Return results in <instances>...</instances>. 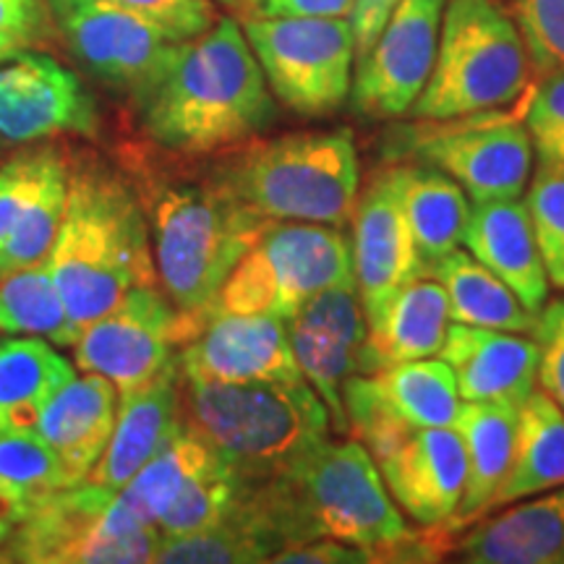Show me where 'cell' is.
I'll list each match as a JSON object with an SVG mask.
<instances>
[{"mask_svg":"<svg viewBox=\"0 0 564 564\" xmlns=\"http://www.w3.org/2000/svg\"><path fill=\"white\" fill-rule=\"evenodd\" d=\"M121 158L150 220L154 267L167 299L183 314H204L270 223L232 199L212 171L196 173L144 147Z\"/></svg>","mask_w":564,"mask_h":564,"instance_id":"obj_1","label":"cell"},{"mask_svg":"<svg viewBox=\"0 0 564 564\" xmlns=\"http://www.w3.org/2000/svg\"><path fill=\"white\" fill-rule=\"evenodd\" d=\"M154 144L181 158L225 152L274 123L278 105L241 21L220 17L178 42L158 87L139 105Z\"/></svg>","mask_w":564,"mask_h":564,"instance_id":"obj_2","label":"cell"},{"mask_svg":"<svg viewBox=\"0 0 564 564\" xmlns=\"http://www.w3.org/2000/svg\"><path fill=\"white\" fill-rule=\"evenodd\" d=\"M246 505L280 552L335 539L369 549L373 562H390L392 549L413 531L358 440L322 442L282 474L249 484Z\"/></svg>","mask_w":564,"mask_h":564,"instance_id":"obj_3","label":"cell"},{"mask_svg":"<svg viewBox=\"0 0 564 564\" xmlns=\"http://www.w3.org/2000/svg\"><path fill=\"white\" fill-rule=\"evenodd\" d=\"M47 264L79 333L133 288L158 285L150 225L133 183L95 162L76 165L68 173L66 212Z\"/></svg>","mask_w":564,"mask_h":564,"instance_id":"obj_4","label":"cell"},{"mask_svg":"<svg viewBox=\"0 0 564 564\" xmlns=\"http://www.w3.org/2000/svg\"><path fill=\"white\" fill-rule=\"evenodd\" d=\"M181 423L246 484H262L329 440L308 382H196L181 373Z\"/></svg>","mask_w":564,"mask_h":564,"instance_id":"obj_5","label":"cell"},{"mask_svg":"<svg viewBox=\"0 0 564 564\" xmlns=\"http://www.w3.org/2000/svg\"><path fill=\"white\" fill-rule=\"evenodd\" d=\"M212 167L238 204L267 223L345 228L358 199V152L348 129L249 139Z\"/></svg>","mask_w":564,"mask_h":564,"instance_id":"obj_6","label":"cell"},{"mask_svg":"<svg viewBox=\"0 0 564 564\" xmlns=\"http://www.w3.org/2000/svg\"><path fill=\"white\" fill-rule=\"evenodd\" d=\"M531 79L525 42L499 0H447L432 79L408 116L444 121L512 108Z\"/></svg>","mask_w":564,"mask_h":564,"instance_id":"obj_7","label":"cell"},{"mask_svg":"<svg viewBox=\"0 0 564 564\" xmlns=\"http://www.w3.org/2000/svg\"><path fill=\"white\" fill-rule=\"evenodd\" d=\"M348 280H352V251L343 228L270 223L232 267L204 314H272L291 319L314 295Z\"/></svg>","mask_w":564,"mask_h":564,"instance_id":"obj_8","label":"cell"},{"mask_svg":"<svg viewBox=\"0 0 564 564\" xmlns=\"http://www.w3.org/2000/svg\"><path fill=\"white\" fill-rule=\"evenodd\" d=\"M387 160L440 167L474 202L518 199L533 165V141L512 110L419 121L387 131Z\"/></svg>","mask_w":564,"mask_h":564,"instance_id":"obj_9","label":"cell"},{"mask_svg":"<svg viewBox=\"0 0 564 564\" xmlns=\"http://www.w3.org/2000/svg\"><path fill=\"white\" fill-rule=\"evenodd\" d=\"M241 26L272 95L295 116H333L350 100L356 37L348 19L246 13Z\"/></svg>","mask_w":564,"mask_h":564,"instance_id":"obj_10","label":"cell"},{"mask_svg":"<svg viewBox=\"0 0 564 564\" xmlns=\"http://www.w3.org/2000/svg\"><path fill=\"white\" fill-rule=\"evenodd\" d=\"M63 42L105 87L141 105L171 66L178 42L105 0H47Z\"/></svg>","mask_w":564,"mask_h":564,"instance_id":"obj_11","label":"cell"},{"mask_svg":"<svg viewBox=\"0 0 564 564\" xmlns=\"http://www.w3.org/2000/svg\"><path fill=\"white\" fill-rule=\"evenodd\" d=\"M343 405L348 429L373 455L413 429L455 426L463 403L453 369L442 358H419L352 373L343 384Z\"/></svg>","mask_w":564,"mask_h":564,"instance_id":"obj_12","label":"cell"},{"mask_svg":"<svg viewBox=\"0 0 564 564\" xmlns=\"http://www.w3.org/2000/svg\"><path fill=\"white\" fill-rule=\"evenodd\" d=\"M183 345V316L158 285L133 288L112 312L82 329L70 345L82 371L102 373L118 392L150 384L178 361Z\"/></svg>","mask_w":564,"mask_h":564,"instance_id":"obj_13","label":"cell"},{"mask_svg":"<svg viewBox=\"0 0 564 564\" xmlns=\"http://www.w3.org/2000/svg\"><path fill=\"white\" fill-rule=\"evenodd\" d=\"M447 0H403L371 47L356 58L350 102L369 121H394L411 112L426 89L440 51Z\"/></svg>","mask_w":564,"mask_h":564,"instance_id":"obj_14","label":"cell"},{"mask_svg":"<svg viewBox=\"0 0 564 564\" xmlns=\"http://www.w3.org/2000/svg\"><path fill=\"white\" fill-rule=\"evenodd\" d=\"M288 322V337L303 379L324 400L335 432L345 434L343 384L358 373V358L369 333L356 278L314 295Z\"/></svg>","mask_w":564,"mask_h":564,"instance_id":"obj_15","label":"cell"},{"mask_svg":"<svg viewBox=\"0 0 564 564\" xmlns=\"http://www.w3.org/2000/svg\"><path fill=\"white\" fill-rule=\"evenodd\" d=\"M97 129V102L74 70L40 53H11L0 61V139L95 137Z\"/></svg>","mask_w":564,"mask_h":564,"instance_id":"obj_16","label":"cell"},{"mask_svg":"<svg viewBox=\"0 0 564 564\" xmlns=\"http://www.w3.org/2000/svg\"><path fill=\"white\" fill-rule=\"evenodd\" d=\"M196 382H306L285 324L272 314H217L178 352Z\"/></svg>","mask_w":564,"mask_h":564,"instance_id":"obj_17","label":"cell"},{"mask_svg":"<svg viewBox=\"0 0 564 564\" xmlns=\"http://www.w3.org/2000/svg\"><path fill=\"white\" fill-rule=\"evenodd\" d=\"M394 505L423 528L444 525L460 505L465 447L455 426L413 429L373 453Z\"/></svg>","mask_w":564,"mask_h":564,"instance_id":"obj_18","label":"cell"},{"mask_svg":"<svg viewBox=\"0 0 564 564\" xmlns=\"http://www.w3.org/2000/svg\"><path fill=\"white\" fill-rule=\"evenodd\" d=\"M352 278L371 319L400 288L421 278L423 262L405 212L394 196L384 167L366 183L352 209Z\"/></svg>","mask_w":564,"mask_h":564,"instance_id":"obj_19","label":"cell"},{"mask_svg":"<svg viewBox=\"0 0 564 564\" xmlns=\"http://www.w3.org/2000/svg\"><path fill=\"white\" fill-rule=\"evenodd\" d=\"M465 403L523 405L539 377V345L518 333L449 322L440 350Z\"/></svg>","mask_w":564,"mask_h":564,"instance_id":"obj_20","label":"cell"},{"mask_svg":"<svg viewBox=\"0 0 564 564\" xmlns=\"http://www.w3.org/2000/svg\"><path fill=\"white\" fill-rule=\"evenodd\" d=\"M447 554L465 564H564V486L481 514L468 531L449 533Z\"/></svg>","mask_w":564,"mask_h":564,"instance_id":"obj_21","label":"cell"},{"mask_svg":"<svg viewBox=\"0 0 564 564\" xmlns=\"http://www.w3.org/2000/svg\"><path fill=\"white\" fill-rule=\"evenodd\" d=\"M463 243L478 262L512 288L528 312H544L549 301V274L539 243H535L525 202H474Z\"/></svg>","mask_w":564,"mask_h":564,"instance_id":"obj_22","label":"cell"},{"mask_svg":"<svg viewBox=\"0 0 564 564\" xmlns=\"http://www.w3.org/2000/svg\"><path fill=\"white\" fill-rule=\"evenodd\" d=\"M121 413L116 429L97 460L91 484L118 494L133 476L160 453L181 423V366L175 361L150 384L121 394Z\"/></svg>","mask_w":564,"mask_h":564,"instance_id":"obj_23","label":"cell"},{"mask_svg":"<svg viewBox=\"0 0 564 564\" xmlns=\"http://www.w3.org/2000/svg\"><path fill=\"white\" fill-rule=\"evenodd\" d=\"M449 322V301L440 282L429 274L411 280L366 319L369 333L358 358V373L440 356Z\"/></svg>","mask_w":564,"mask_h":564,"instance_id":"obj_24","label":"cell"},{"mask_svg":"<svg viewBox=\"0 0 564 564\" xmlns=\"http://www.w3.org/2000/svg\"><path fill=\"white\" fill-rule=\"evenodd\" d=\"M116 429V387L102 373L70 379L42 408L34 432L58 453L74 484L84 481L108 447Z\"/></svg>","mask_w":564,"mask_h":564,"instance_id":"obj_25","label":"cell"},{"mask_svg":"<svg viewBox=\"0 0 564 564\" xmlns=\"http://www.w3.org/2000/svg\"><path fill=\"white\" fill-rule=\"evenodd\" d=\"M116 494L91 484L89 478L66 486L34 505L6 541V560L13 562H82L97 520L108 510Z\"/></svg>","mask_w":564,"mask_h":564,"instance_id":"obj_26","label":"cell"},{"mask_svg":"<svg viewBox=\"0 0 564 564\" xmlns=\"http://www.w3.org/2000/svg\"><path fill=\"white\" fill-rule=\"evenodd\" d=\"M419 246L423 274L463 243L470 217L468 194L455 178L426 162H390L384 167Z\"/></svg>","mask_w":564,"mask_h":564,"instance_id":"obj_27","label":"cell"},{"mask_svg":"<svg viewBox=\"0 0 564 564\" xmlns=\"http://www.w3.org/2000/svg\"><path fill=\"white\" fill-rule=\"evenodd\" d=\"M455 429L465 447V486L460 505L444 523L447 531H463L489 510V502L510 470L518 405L507 403H463Z\"/></svg>","mask_w":564,"mask_h":564,"instance_id":"obj_28","label":"cell"},{"mask_svg":"<svg viewBox=\"0 0 564 564\" xmlns=\"http://www.w3.org/2000/svg\"><path fill=\"white\" fill-rule=\"evenodd\" d=\"M556 486H564V411L544 390H533L518 408L510 470L486 512Z\"/></svg>","mask_w":564,"mask_h":564,"instance_id":"obj_29","label":"cell"},{"mask_svg":"<svg viewBox=\"0 0 564 564\" xmlns=\"http://www.w3.org/2000/svg\"><path fill=\"white\" fill-rule=\"evenodd\" d=\"M429 278L444 288L449 301V319L470 327L502 329L525 335L535 329L539 314L528 312L512 288L484 267L470 251H449L429 267Z\"/></svg>","mask_w":564,"mask_h":564,"instance_id":"obj_30","label":"cell"},{"mask_svg":"<svg viewBox=\"0 0 564 564\" xmlns=\"http://www.w3.org/2000/svg\"><path fill=\"white\" fill-rule=\"evenodd\" d=\"M74 379V366L51 345L21 337L0 345V411L9 432L37 426L42 408Z\"/></svg>","mask_w":564,"mask_h":564,"instance_id":"obj_31","label":"cell"},{"mask_svg":"<svg viewBox=\"0 0 564 564\" xmlns=\"http://www.w3.org/2000/svg\"><path fill=\"white\" fill-rule=\"evenodd\" d=\"M280 549L267 528L259 523L257 514L246 505V491L241 505L223 523L204 528V531L160 539L154 562L165 564H243V562H272Z\"/></svg>","mask_w":564,"mask_h":564,"instance_id":"obj_32","label":"cell"},{"mask_svg":"<svg viewBox=\"0 0 564 564\" xmlns=\"http://www.w3.org/2000/svg\"><path fill=\"white\" fill-rule=\"evenodd\" d=\"M0 329L19 335H45L66 348L79 340L82 333L68 319L51 264L26 267L0 280Z\"/></svg>","mask_w":564,"mask_h":564,"instance_id":"obj_33","label":"cell"},{"mask_svg":"<svg viewBox=\"0 0 564 564\" xmlns=\"http://www.w3.org/2000/svg\"><path fill=\"white\" fill-rule=\"evenodd\" d=\"M66 486H74V481L40 432L26 429L0 436V494L11 499L24 518L34 505Z\"/></svg>","mask_w":564,"mask_h":564,"instance_id":"obj_34","label":"cell"},{"mask_svg":"<svg viewBox=\"0 0 564 564\" xmlns=\"http://www.w3.org/2000/svg\"><path fill=\"white\" fill-rule=\"evenodd\" d=\"M243 491V478L215 455L188 478L175 502L158 520L160 539L196 533L223 523L241 505Z\"/></svg>","mask_w":564,"mask_h":564,"instance_id":"obj_35","label":"cell"},{"mask_svg":"<svg viewBox=\"0 0 564 564\" xmlns=\"http://www.w3.org/2000/svg\"><path fill=\"white\" fill-rule=\"evenodd\" d=\"M68 196V165L47 178L40 194L21 209L13 228L0 241V280L47 262L58 238Z\"/></svg>","mask_w":564,"mask_h":564,"instance_id":"obj_36","label":"cell"},{"mask_svg":"<svg viewBox=\"0 0 564 564\" xmlns=\"http://www.w3.org/2000/svg\"><path fill=\"white\" fill-rule=\"evenodd\" d=\"M549 282L564 288V167L539 162L525 196Z\"/></svg>","mask_w":564,"mask_h":564,"instance_id":"obj_37","label":"cell"},{"mask_svg":"<svg viewBox=\"0 0 564 564\" xmlns=\"http://www.w3.org/2000/svg\"><path fill=\"white\" fill-rule=\"evenodd\" d=\"M510 13L535 79L564 70V0H512Z\"/></svg>","mask_w":564,"mask_h":564,"instance_id":"obj_38","label":"cell"},{"mask_svg":"<svg viewBox=\"0 0 564 564\" xmlns=\"http://www.w3.org/2000/svg\"><path fill=\"white\" fill-rule=\"evenodd\" d=\"M61 167H66V160L55 147L17 154L0 167V241L13 228L21 209L40 194L47 178Z\"/></svg>","mask_w":564,"mask_h":564,"instance_id":"obj_39","label":"cell"},{"mask_svg":"<svg viewBox=\"0 0 564 564\" xmlns=\"http://www.w3.org/2000/svg\"><path fill=\"white\" fill-rule=\"evenodd\" d=\"M525 129L539 162L564 167V70L535 79L525 102Z\"/></svg>","mask_w":564,"mask_h":564,"instance_id":"obj_40","label":"cell"},{"mask_svg":"<svg viewBox=\"0 0 564 564\" xmlns=\"http://www.w3.org/2000/svg\"><path fill=\"white\" fill-rule=\"evenodd\" d=\"M105 3L137 13L173 42L199 37L220 19L212 0H105Z\"/></svg>","mask_w":564,"mask_h":564,"instance_id":"obj_41","label":"cell"},{"mask_svg":"<svg viewBox=\"0 0 564 564\" xmlns=\"http://www.w3.org/2000/svg\"><path fill=\"white\" fill-rule=\"evenodd\" d=\"M533 340L539 345L535 382L564 411V301L546 303L533 329Z\"/></svg>","mask_w":564,"mask_h":564,"instance_id":"obj_42","label":"cell"},{"mask_svg":"<svg viewBox=\"0 0 564 564\" xmlns=\"http://www.w3.org/2000/svg\"><path fill=\"white\" fill-rule=\"evenodd\" d=\"M51 26L47 0H0V34H9L21 47L37 45Z\"/></svg>","mask_w":564,"mask_h":564,"instance_id":"obj_43","label":"cell"},{"mask_svg":"<svg viewBox=\"0 0 564 564\" xmlns=\"http://www.w3.org/2000/svg\"><path fill=\"white\" fill-rule=\"evenodd\" d=\"M272 562L280 564H371L373 554L369 549L345 544L335 539H316L306 544L282 549L272 556Z\"/></svg>","mask_w":564,"mask_h":564,"instance_id":"obj_44","label":"cell"},{"mask_svg":"<svg viewBox=\"0 0 564 564\" xmlns=\"http://www.w3.org/2000/svg\"><path fill=\"white\" fill-rule=\"evenodd\" d=\"M356 0H253L249 6L257 17H314L348 19Z\"/></svg>","mask_w":564,"mask_h":564,"instance_id":"obj_45","label":"cell"},{"mask_svg":"<svg viewBox=\"0 0 564 564\" xmlns=\"http://www.w3.org/2000/svg\"><path fill=\"white\" fill-rule=\"evenodd\" d=\"M403 0H356L350 11V30L356 37V58L371 47V42L379 37L387 19Z\"/></svg>","mask_w":564,"mask_h":564,"instance_id":"obj_46","label":"cell"},{"mask_svg":"<svg viewBox=\"0 0 564 564\" xmlns=\"http://www.w3.org/2000/svg\"><path fill=\"white\" fill-rule=\"evenodd\" d=\"M21 518H24V514H21L19 507L13 505L9 497H3V494H0V546L11 539V533L17 531Z\"/></svg>","mask_w":564,"mask_h":564,"instance_id":"obj_47","label":"cell"},{"mask_svg":"<svg viewBox=\"0 0 564 564\" xmlns=\"http://www.w3.org/2000/svg\"><path fill=\"white\" fill-rule=\"evenodd\" d=\"M19 42L17 40H11L9 34H0V61L3 58H9L11 53H17L19 51Z\"/></svg>","mask_w":564,"mask_h":564,"instance_id":"obj_48","label":"cell"},{"mask_svg":"<svg viewBox=\"0 0 564 564\" xmlns=\"http://www.w3.org/2000/svg\"><path fill=\"white\" fill-rule=\"evenodd\" d=\"M217 3L228 6V9H243V3H246V0H217Z\"/></svg>","mask_w":564,"mask_h":564,"instance_id":"obj_49","label":"cell"},{"mask_svg":"<svg viewBox=\"0 0 564 564\" xmlns=\"http://www.w3.org/2000/svg\"><path fill=\"white\" fill-rule=\"evenodd\" d=\"M6 432H9V426H6V415H3V411H0V436H3Z\"/></svg>","mask_w":564,"mask_h":564,"instance_id":"obj_50","label":"cell"},{"mask_svg":"<svg viewBox=\"0 0 564 564\" xmlns=\"http://www.w3.org/2000/svg\"><path fill=\"white\" fill-rule=\"evenodd\" d=\"M253 3V0H246V3H243V9H249V6Z\"/></svg>","mask_w":564,"mask_h":564,"instance_id":"obj_51","label":"cell"}]
</instances>
